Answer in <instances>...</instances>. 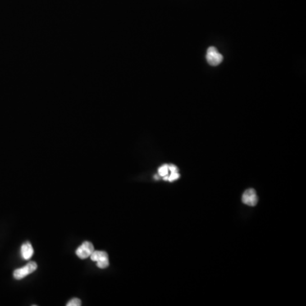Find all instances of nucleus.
Returning a JSON list of instances; mask_svg holds the SVG:
<instances>
[{"label":"nucleus","mask_w":306,"mask_h":306,"mask_svg":"<svg viewBox=\"0 0 306 306\" xmlns=\"http://www.w3.org/2000/svg\"><path fill=\"white\" fill-rule=\"evenodd\" d=\"M37 268H38V265L35 262L31 261L27 266H24L22 268L16 269L14 271V277L16 280H20V279L24 278V277L28 276V275L33 273L37 270Z\"/></svg>","instance_id":"1"},{"label":"nucleus","mask_w":306,"mask_h":306,"mask_svg":"<svg viewBox=\"0 0 306 306\" xmlns=\"http://www.w3.org/2000/svg\"><path fill=\"white\" fill-rule=\"evenodd\" d=\"M92 261L97 262V266L101 269H106L109 266L108 254L104 251H94L89 256Z\"/></svg>","instance_id":"2"},{"label":"nucleus","mask_w":306,"mask_h":306,"mask_svg":"<svg viewBox=\"0 0 306 306\" xmlns=\"http://www.w3.org/2000/svg\"><path fill=\"white\" fill-rule=\"evenodd\" d=\"M207 61L211 66H215L220 65L223 61V56L219 53L215 47H209L207 51Z\"/></svg>","instance_id":"3"},{"label":"nucleus","mask_w":306,"mask_h":306,"mask_svg":"<svg viewBox=\"0 0 306 306\" xmlns=\"http://www.w3.org/2000/svg\"><path fill=\"white\" fill-rule=\"evenodd\" d=\"M94 246L90 242H84L76 250V254L79 258L84 260L91 255L94 252Z\"/></svg>","instance_id":"4"},{"label":"nucleus","mask_w":306,"mask_h":306,"mask_svg":"<svg viewBox=\"0 0 306 306\" xmlns=\"http://www.w3.org/2000/svg\"><path fill=\"white\" fill-rule=\"evenodd\" d=\"M258 196L255 191L253 189H248L245 193H243L242 201L244 204L248 205L251 207H254L258 203Z\"/></svg>","instance_id":"5"},{"label":"nucleus","mask_w":306,"mask_h":306,"mask_svg":"<svg viewBox=\"0 0 306 306\" xmlns=\"http://www.w3.org/2000/svg\"><path fill=\"white\" fill-rule=\"evenodd\" d=\"M33 253H34V251H33V246H32V244L29 242L24 243L21 246V254H22L23 258L26 260V261L30 260L32 258V256H33Z\"/></svg>","instance_id":"6"},{"label":"nucleus","mask_w":306,"mask_h":306,"mask_svg":"<svg viewBox=\"0 0 306 306\" xmlns=\"http://www.w3.org/2000/svg\"><path fill=\"white\" fill-rule=\"evenodd\" d=\"M158 174L162 177H164V176L168 175V174H169V165L164 164L161 166L159 170H158Z\"/></svg>","instance_id":"7"},{"label":"nucleus","mask_w":306,"mask_h":306,"mask_svg":"<svg viewBox=\"0 0 306 306\" xmlns=\"http://www.w3.org/2000/svg\"><path fill=\"white\" fill-rule=\"evenodd\" d=\"M82 304L81 300L79 299H77V298H74V299H71L70 301L66 304L67 306H80Z\"/></svg>","instance_id":"8"},{"label":"nucleus","mask_w":306,"mask_h":306,"mask_svg":"<svg viewBox=\"0 0 306 306\" xmlns=\"http://www.w3.org/2000/svg\"><path fill=\"white\" fill-rule=\"evenodd\" d=\"M179 178H180V175H179V173H178V171H175V172H171L170 176H169V180H168L172 182V181H175V180H177V179H179Z\"/></svg>","instance_id":"9"},{"label":"nucleus","mask_w":306,"mask_h":306,"mask_svg":"<svg viewBox=\"0 0 306 306\" xmlns=\"http://www.w3.org/2000/svg\"><path fill=\"white\" fill-rule=\"evenodd\" d=\"M169 170H170L171 172H175V171H178V168L175 165H169Z\"/></svg>","instance_id":"10"},{"label":"nucleus","mask_w":306,"mask_h":306,"mask_svg":"<svg viewBox=\"0 0 306 306\" xmlns=\"http://www.w3.org/2000/svg\"><path fill=\"white\" fill-rule=\"evenodd\" d=\"M154 178L156 179V180H158V179H159V177H158L157 175H155Z\"/></svg>","instance_id":"11"}]
</instances>
